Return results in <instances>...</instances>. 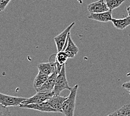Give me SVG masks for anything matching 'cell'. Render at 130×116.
Instances as JSON below:
<instances>
[{
    "label": "cell",
    "instance_id": "cell-9",
    "mask_svg": "<svg viewBox=\"0 0 130 116\" xmlns=\"http://www.w3.org/2000/svg\"><path fill=\"white\" fill-rule=\"evenodd\" d=\"M87 9L89 12L94 13H101L109 10L105 0H99L90 4L88 6Z\"/></svg>",
    "mask_w": 130,
    "mask_h": 116
},
{
    "label": "cell",
    "instance_id": "cell-21",
    "mask_svg": "<svg viewBox=\"0 0 130 116\" xmlns=\"http://www.w3.org/2000/svg\"><path fill=\"white\" fill-rule=\"evenodd\" d=\"M127 13H128V16H129L130 17V5L127 8Z\"/></svg>",
    "mask_w": 130,
    "mask_h": 116
},
{
    "label": "cell",
    "instance_id": "cell-23",
    "mask_svg": "<svg viewBox=\"0 0 130 116\" xmlns=\"http://www.w3.org/2000/svg\"><path fill=\"white\" fill-rule=\"evenodd\" d=\"M108 116H111V115L110 114V115H108Z\"/></svg>",
    "mask_w": 130,
    "mask_h": 116
},
{
    "label": "cell",
    "instance_id": "cell-20",
    "mask_svg": "<svg viewBox=\"0 0 130 116\" xmlns=\"http://www.w3.org/2000/svg\"><path fill=\"white\" fill-rule=\"evenodd\" d=\"M122 88L125 89L127 90L130 91V81L123 83L122 84Z\"/></svg>",
    "mask_w": 130,
    "mask_h": 116
},
{
    "label": "cell",
    "instance_id": "cell-19",
    "mask_svg": "<svg viewBox=\"0 0 130 116\" xmlns=\"http://www.w3.org/2000/svg\"><path fill=\"white\" fill-rule=\"evenodd\" d=\"M10 1L11 0H0V12L5 10Z\"/></svg>",
    "mask_w": 130,
    "mask_h": 116
},
{
    "label": "cell",
    "instance_id": "cell-12",
    "mask_svg": "<svg viewBox=\"0 0 130 116\" xmlns=\"http://www.w3.org/2000/svg\"><path fill=\"white\" fill-rule=\"evenodd\" d=\"M63 50H64L68 55L69 58L71 59L75 58V56L77 54L78 50H79L76 45L72 40L71 36H70V34L69 35L68 39H67Z\"/></svg>",
    "mask_w": 130,
    "mask_h": 116
},
{
    "label": "cell",
    "instance_id": "cell-1",
    "mask_svg": "<svg viewBox=\"0 0 130 116\" xmlns=\"http://www.w3.org/2000/svg\"><path fill=\"white\" fill-rule=\"evenodd\" d=\"M77 89V84L71 88L69 96L67 97V99L63 102L62 108V113H63L65 116H74Z\"/></svg>",
    "mask_w": 130,
    "mask_h": 116
},
{
    "label": "cell",
    "instance_id": "cell-2",
    "mask_svg": "<svg viewBox=\"0 0 130 116\" xmlns=\"http://www.w3.org/2000/svg\"><path fill=\"white\" fill-rule=\"evenodd\" d=\"M65 65L66 64L62 66L60 72L56 77L55 87L52 90V92L55 95H59L64 89H67L70 91L71 89V88L67 82Z\"/></svg>",
    "mask_w": 130,
    "mask_h": 116
},
{
    "label": "cell",
    "instance_id": "cell-5",
    "mask_svg": "<svg viewBox=\"0 0 130 116\" xmlns=\"http://www.w3.org/2000/svg\"><path fill=\"white\" fill-rule=\"evenodd\" d=\"M75 24V22H74L71 24H70L61 34H59L54 38V41L55 42L58 52L63 50L64 45L66 44L67 39H68L69 35L70 34V30H71L72 27L74 26Z\"/></svg>",
    "mask_w": 130,
    "mask_h": 116
},
{
    "label": "cell",
    "instance_id": "cell-24",
    "mask_svg": "<svg viewBox=\"0 0 130 116\" xmlns=\"http://www.w3.org/2000/svg\"><path fill=\"white\" fill-rule=\"evenodd\" d=\"M129 94H130V91H129Z\"/></svg>",
    "mask_w": 130,
    "mask_h": 116
},
{
    "label": "cell",
    "instance_id": "cell-15",
    "mask_svg": "<svg viewBox=\"0 0 130 116\" xmlns=\"http://www.w3.org/2000/svg\"><path fill=\"white\" fill-rule=\"evenodd\" d=\"M48 77V76L47 75L39 72L38 74L37 75L33 82V87L36 90L42 87L45 81L47 80Z\"/></svg>",
    "mask_w": 130,
    "mask_h": 116
},
{
    "label": "cell",
    "instance_id": "cell-13",
    "mask_svg": "<svg viewBox=\"0 0 130 116\" xmlns=\"http://www.w3.org/2000/svg\"><path fill=\"white\" fill-rule=\"evenodd\" d=\"M115 28L118 30H123L126 28L127 26L130 25V17L121 18V19H116L112 18L111 20Z\"/></svg>",
    "mask_w": 130,
    "mask_h": 116
},
{
    "label": "cell",
    "instance_id": "cell-22",
    "mask_svg": "<svg viewBox=\"0 0 130 116\" xmlns=\"http://www.w3.org/2000/svg\"><path fill=\"white\" fill-rule=\"evenodd\" d=\"M77 1L79 2L80 4H83V0H77Z\"/></svg>",
    "mask_w": 130,
    "mask_h": 116
},
{
    "label": "cell",
    "instance_id": "cell-3",
    "mask_svg": "<svg viewBox=\"0 0 130 116\" xmlns=\"http://www.w3.org/2000/svg\"><path fill=\"white\" fill-rule=\"evenodd\" d=\"M26 98L11 96L0 93V104L4 107H19Z\"/></svg>",
    "mask_w": 130,
    "mask_h": 116
},
{
    "label": "cell",
    "instance_id": "cell-14",
    "mask_svg": "<svg viewBox=\"0 0 130 116\" xmlns=\"http://www.w3.org/2000/svg\"><path fill=\"white\" fill-rule=\"evenodd\" d=\"M68 59L69 56L64 50L59 52L57 53V54H56V65L57 68H58L59 71H61L62 66L66 64V61Z\"/></svg>",
    "mask_w": 130,
    "mask_h": 116
},
{
    "label": "cell",
    "instance_id": "cell-16",
    "mask_svg": "<svg viewBox=\"0 0 130 116\" xmlns=\"http://www.w3.org/2000/svg\"><path fill=\"white\" fill-rule=\"evenodd\" d=\"M106 4L110 10H113L120 7L125 0H105Z\"/></svg>",
    "mask_w": 130,
    "mask_h": 116
},
{
    "label": "cell",
    "instance_id": "cell-18",
    "mask_svg": "<svg viewBox=\"0 0 130 116\" xmlns=\"http://www.w3.org/2000/svg\"><path fill=\"white\" fill-rule=\"evenodd\" d=\"M0 116H11V112L7 107L0 104Z\"/></svg>",
    "mask_w": 130,
    "mask_h": 116
},
{
    "label": "cell",
    "instance_id": "cell-6",
    "mask_svg": "<svg viewBox=\"0 0 130 116\" xmlns=\"http://www.w3.org/2000/svg\"><path fill=\"white\" fill-rule=\"evenodd\" d=\"M19 107L21 108L30 109L42 112H54L56 113V110L51 107L47 101H45L39 103H32L29 104H20Z\"/></svg>",
    "mask_w": 130,
    "mask_h": 116
},
{
    "label": "cell",
    "instance_id": "cell-4",
    "mask_svg": "<svg viewBox=\"0 0 130 116\" xmlns=\"http://www.w3.org/2000/svg\"><path fill=\"white\" fill-rule=\"evenodd\" d=\"M38 69L39 72L43 73L48 76L53 73L56 70H58L57 68L56 62V54H53L51 55L50 58V61L48 63H40L37 65Z\"/></svg>",
    "mask_w": 130,
    "mask_h": 116
},
{
    "label": "cell",
    "instance_id": "cell-10",
    "mask_svg": "<svg viewBox=\"0 0 130 116\" xmlns=\"http://www.w3.org/2000/svg\"><path fill=\"white\" fill-rule=\"evenodd\" d=\"M112 15V11L109 10L107 11L101 13H90V14L88 16V18L101 22H107L112 20L113 18Z\"/></svg>",
    "mask_w": 130,
    "mask_h": 116
},
{
    "label": "cell",
    "instance_id": "cell-17",
    "mask_svg": "<svg viewBox=\"0 0 130 116\" xmlns=\"http://www.w3.org/2000/svg\"><path fill=\"white\" fill-rule=\"evenodd\" d=\"M117 116H130V104L124 105L117 111Z\"/></svg>",
    "mask_w": 130,
    "mask_h": 116
},
{
    "label": "cell",
    "instance_id": "cell-7",
    "mask_svg": "<svg viewBox=\"0 0 130 116\" xmlns=\"http://www.w3.org/2000/svg\"><path fill=\"white\" fill-rule=\"evenodd\" d=\"M55 95L52 91L51 92H37L30 98H26L22 103L23 104H29L32 103H39L47 101L51 97Z\"/></svg>",
    "mask_w": 130,
    "mask_h": 116
},
{
    "label": "cell",
    "instance_id": "cell-8",
    "mask_svg": "<svg viewBox=\"0 0 130 116\" xmlns=\"http://www.w3.org/2000/svg\"><path fill=\"white\" fill-rule=\"evenodd\" d=\"M59 73V72L58 70H56L53 73L48 76L47 80L45 81L42 87L36 90L37 92H51V91H52L54 87H55L56 77Z\"/></svg>",
    "mask_w": 130,
    "mask_h": 116
},
{
    "label": "cell",
    "instance_id": "cell-11",
    "mask_svg": "<svg viewBox=\"0 0 130 116\" xmlns=\"http://www.w3.org/2000/svg\"><path fill=\"white\" fill-rule=\"evenodd\" d=\"M66 99L67 97H61L59 95H54L46 101L48 102L56 112L62 113V105Z\"/></svg>",
    "mask_w": 130,
    "mask_h": 116
}]
</instances>
